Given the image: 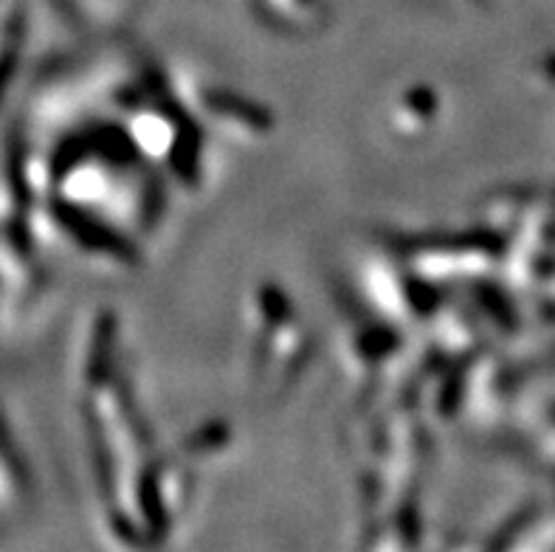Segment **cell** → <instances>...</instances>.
Wrapping results in <instances>:
<instances>
[{
	"instance_id": "6da1fadb",
	"label": "cell",
	"mask_w": 555,
	"mask_h": 552,
	"mask_svg": "<svg viewBox=\"0 0 555 552\" xmlns=\"http://www.w3.org/2000/svg\"><path fill=\"white\" fill-rule=\"evenodd\" d=\"M3 12L7 9H0V91H3L9 60H12V31H9V14Z\"/></svg>"
}]
</instances>
